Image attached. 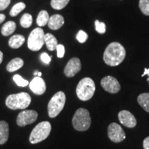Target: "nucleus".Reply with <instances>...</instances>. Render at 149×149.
I'll list each match as a JSON object with an SVG mask.
<instances>
[{
  "instance_id": "nucleus-9",
  "label": "nucleus",
  "mask_w": 149,
  "mask_h": 149,
  "mask_svg": "<svg viewBox=\"0 0 149 149\" xmlns=\"http://www.w3.org/2000/svg\"><path fill=\"white\" fill-rule=\"evenodd\" d=\"M108 136L112 141L119 143L124 140L126 134L122 128L117 123H111L108 127Z\"/></svg>"
},
{
  "instance_id": "nucleus-30",
  "label": "nucleus",
  "mask_w": 149,
  "mask_h": 149,
  "mask_svg": "<svg viewBox=\"0 0 149 149\" xmlns=\"http://www.w3.org/2000/svg\"><path fill=\"white\" fill-rule=\"evenodd\" d=\"M40 58L42 59V61L44 64H49L51 63V57H50L46 53H43L41 54Z\"/></svg>"
},
{
  "instance_id": "nucleus-5",
  "label": "nucleus",
  "mask_w": 149,
  "mask_h": 149,
  "mask_svg": "<svg viewBox=\"0 0 149 149\" xmlns=\"http://www.w3.org/2000/svg\"><path fill=\"white\" fill-rule=\"evenodd\" d=\"M51 131V124L49 122L44 121L39 123L31 132L29 141L31 144H35L44 141L49 136Z\"/></svg>"
},
{
  "instance_id": "nucleus-1",
  "label": "nucleus",
  "mask_w": 149,
  "mask_h": 149,
  "mask_svg": "<svg viewBox=\"0 0 149 149\" xmlns=\"http://www.w3.org/2000/svg\"><path fill=\"white\" fill-rule=\"evenodd\" d=\"M126 57V50L118 42H112L109 44L104 53V62L110 66L120 65Z\"/></svg>"
},
{
  "instance_id": "nucleus-11",
  "label": "nucleus",
  "mask_w": 149,
  "mask_h": 149,
  "mask_svg": "<svg viewBox=\"0 0 149 149\" xmlns=\"http://www.w3.org/2000/svg\"><path fill=\"white\" fill-rule=\"evenodd\" d=\"M81 69V64L79 58L73 57L67 63L64 68V74L66 77H72Z\"/></svg>"
},
{
  "instance_id": "nucleus-23",
  "label": "nucleus",
  "mask_w": 149,
  "mask_h": 149,
  "mask_svg": "<svg viewBox=\"0 0 149 149\" xmlns=\"http://www.w3.org/2000/svg\"><path fill=\"white\" fill-rule=\"evenodd\" d=\"M33 24V17L31 15L25 13L22 15L20 19V24L24 28H29Z\"/></svg>"
},
{
  "instance_id": "nucleus-10",
  "label": "nucleus",
  "mask_w": 149,
  "mask_h": 149,
  "mask_svg": "<svg viewBox=\"0 0 149 149\" xmlns=\"http://www.w3.org/2000/svg\"><path fill=\"white\" fill-rule=\"evenodd\" d=\"M101 86L104 90L111 94L118 93L120 91L121 86L116 78L112 76L104 77L101 80Z\"/></svg>"
},
{
  "instance_id": "nucleus-33",
  "label": "nucleus",
  "mask_w": 149,
  "mask_h": 149,
  "mask_svg": "<svg viewBox=\"0 0 149 149\" xmlns=\"http://www.w3.org/2000/svg\"><path fill=\"white\" fill-rule=\"evenodd\" d=\"M5 19H6L5 15L0 13V24L2 23V22L5 20Z\"/></svg>"
},
{
  "instance_id": "nucleus-24",
  "label": "nucleus",
  "mask_w": 149,
  "mask_h": 149,
  "mask_svg": "<svg viewBox=\"0 0 149 149\" xmlns=\"http://www.w3.org/2000/svg\"><path fill=\"white\" fill-rule=\"evenodd\" d=\"M26 8L25 3L23 2H19L13 6L10 11V15L12 17H15L19 14L24 8Z\"/></svg>"
},
{
  "instance_id": "nucleus-20",
  "label": "nucleus",
  "mask_w": 149,
  "mask_h": 149,
  "mask_svg": "<svg viewBox=\"0 0 149 149\" xmlns=\"http://www.w3.org/2000/svg\"><path fill=\"white\" fill-rule=\"evenodd\" d=\"M137 102L141 108L149 113V93H141L137 97Z\"/></svg>"
},
{
  "instance_id": "nucleus-34",
  "label": "nucleus",
  "mask_w": 149,
  "mask_h": 149,
  "mask_svg": "<svg viewBox=\"0 0 149 149\" xmlns=\"http://www.w3.org/2000/svg\"><path fill=\"white\" fill-rule=\"evenodd\" d=\"M146 74H148L149 76V68H145L144 73L141 74V77H144V76L146 75Z\"/></svg>"
},
{
  "instance_id": "nucleus-14",
  "label": "nucleus",
  "mask_w": 149,
  "mask_h": 149,
  "mask_svg": "<svg viewBox=\"0 0 149 149\" xmlns=\"http://www.w3.org/2000/svg\"><path fill=\"white\" fill-rule=\"evenodd\" d=\"M47 24L49 29L51 30H58L64 24V19L61 15H53L49 18Z\"/></svg>"
},
{
  "instance_id": "nucleus-17",
  "label": "nucleus",
  "mask_w": 149,
  "mask_h": 149,
  "mask_svg": "<svg viewBox=\"0 0 149 149\" xmlns=\"http://www.w3.org/2000/svg\"><path fill=\"white\" fill-rule=\"evenodd\" d=\"M44 42H45L48 49L51 51L55 50L57 45H58V42H57L56 37L51 33L45 34V35H44Z\"/></svg>"
},
{
  "instance_id": "nucleus-15",
  "label": "nucleus",
  "mask_w": 149,
  "mask_h": 149,
  "mask_svg": "<svg viewBox=\"0 0 149 149\" xmlns=\"http://www.w3.org/2000/svg\"><path fill=\"white\" fill-rule=\"evenodd\" d=\"M9 126L5 121H0V144H5L8 139Z\"/></svg>"
},
{
  "instance_id": "nucleus-8",
  "label": "nucleus",
  "mask_w": 149,
  "mask_h": 149,
  "mask_svg": "<svg viewBox=\"0 0 149 149\" xmlns=\"http://www.w3.org/2000/svg\"><path fill=\"white\" fill-rule=\"evenodd\" d=\"M38 114L35 111L33 110H26L23 111L17 117V124L20 127L31 124L37 120Z\"/></svg>"
},
{
  "instance_id": "nucleus-13",
  "label": "nucleus",
  "mask_w": 149,
  "mask_h": 149,
  "mask_svg": "<svg viewBox=\"0 0 149 149\" xmlns=\"http://www.w3.org/2000/svg\"><path fill=\"white\" fill-rule=\"evenodd\" d=\"M29 86L31 90L33 91L35 94L40 95L44 94L46 90V86L44 80L42 77H35L29 84Z\"/></svg>"
},
{
  "instance_id": "nucleus-16",
  "label": "nucleus",
  "mask_w": 149,
  "mask_h": 149,
  "mask_svg": "<svg viewBox=\"0 0 149 149\" xmlns=\"http://www.w3.org/2000/svg\"><path fill=\"white\" fill-rule=\"evenodd\" d=\"M25 42V37L22 35H15L10 38L8 41V45L10 48L17 49L23 45Z\"/></svg>"
},
{
  "instance_id": "nucleus-12",
  "label": "nucleus",
  "mask_w": 149,
  "mask_h": 149,
  "mask_svg": "<svg viewBox=\"0 0 149 149\" xmlns=\"http://www.w3.org/2000/svg\"><path fill=\"white\" fill-rule=\"evenodd\" d=\"M118 119L122 125L128 128H134L137 124L135 117L130 112L126 110L121 111L118 113Z\"/></svg>"
},
{
  "instance_id": "nucleus-38",
  "label": "nucleus",
  "mask_w": 149,
  "mask_h": 149,
  "mask_svg": "<svg viewBox=\"0 0 149 149\" xmlns=\"http://www.w3.org/2000/svg\"><path fill=\"white\" fill-rule=\"evenodd\" d=\"M147 80H148V82H149V77H148V79H147Z\"/></svg>"
},
{
  "instance_id": "nucleus-37",
  "label": "nucleus",
  "mask_w": 149,
  "mask_h": 149,
  "mask_svg": "<svg viewBox=\"0 0 149 149\" xmlns=\"http://www.w3.org/2000/svg\"><path fill=\"white\" fill-rule=\"evenodd\" d=\"M41 75H42V72H38V75H37V76H38V77H41Z\"/></svg>"
},
{
  "instance_id": "nucleus-19",
  "label": "nucleus",
  "mask_w": 149,
  "mask_h": 149,
  "mask_svg": "<svg viewBox=\"0 0 149 149\" xmlns=\"http://www.w3.org/2000/svg\"><path fill=\"white\" fill-rule=\"evenodd\" d=\"M16 24L13 21H9L6 22L1 28V32L3 36H8L13 34L16 29Z\"/></svg>"
},
{
  "instance_id": "nucleus-7",
  "label": "nucleus",
  "mask_w": 149,
  "mask_h": 149,
  "mask_svg": "<svg viewBox=\"0 0 149 149\" xmlns=\"http://www.w3.org/2000/svg\"><path fill=\"white\" fill-rule=\"evenodd\" d=\"M44 32L41 28H36L31 31L28 39V47L31 51H40L44 43Z\"/></svg>"
},
{
  "instance_id": "nucleus-28",
  "label": "nucleus",
  "mask_w": 149,
  "mask_h": 149,
  "mask_svg": "<svg viewBox=\"0 0 149 149\" xmlns=\"http://www.w3.org/2000/svg\"><path fill=\"white\" fill-rule=\"evenodd\" d=\"M88 35H87V33L82 31V30L79 31V32L77 33V36H76V38H77L78 42L79 43H81V44L86 42V40H88Z\"/></svg>"
},
{
  "instance_id": "nucleus-6",
  "label": "nucleus",
  "mask_w": 149,
  "mask_h": 149,
  "mask_svg": "<svg viewBox=\"0 0 149 149\" xmlns=\"http://www.w3.org/2000/svg\"><path fill=\"white\" fill-rule=\"evenodd\" d=\"M66 103V95L62 91L56 93L48 104V113L50 117L54 118L64 109Z\"/></svg>"
},
{
  "instance_id": "nucleus-35",
  "label": "nucleus",
  "mask_w": 149,
  "mask_h": 149,
  "mask_svg": "<svg viewBox=\"0 0 149 149\" xmlns=\"http://www.w3.org/2000/svg\"><path fill=\"white\" fill-rule=\"evenodd\" d=\"M3 53L0 51V64H1V62H2L3 61Z\"/></svg>"
},
{
  "instance_id": "nucleus-25",
  "label": "nucleus",
  "mask_w": 149,
  "mask_h": 149,
  "mask_svg": "<svg viewBox=\"0 0 149 149\" xmlns=\"http://www.w3.org/2000/svg\"><path fill=\"white\" fill-rule=\"evenodd\" d=\"M139 7L143 14L149 16V0H139Z\"/></svg>"
},
{
  "instance_id": "nucleus-2",
  "label": "nucleus",
  "mask_w": 149,
  "mask_h": 149,
  "mask_svg": "<svg viewBox=\"0 0 149 149\" xmlns=\"http://www.w3.org/2000/svg\"><path fill=\"white\" fill-rule=\"evenodd\" d=\"M31 103V97L25 92L10 95L6 100V105L11 110L25 109Z\"/></svg>"
},
{
  "instance_id": "nucleus-27",
  "label": "nucleus",
  "mask_w": 149,
  "mask_h": 149,
  "mask_svg": "<svg viewBox=\"0 0 149 149\" xmlns=\"http://www.w3.org/2000/svg\"><path fill=\"white\" fill-rule=\"evenodd\" d=\"M96 31L100 34H104L106 32V24L104 22H101L98 20H96L95 22Z\"/></svg>"
},
{
  "instance_id": "nucleus-22",
  "label": "nucleus",
  "mask_w": 149,
  "mask_h": 149,
  "mask_svg": "<svg viewBox=\"0 0 149 149\" xmlns=\"http://www.w3.org/2000/svg\"><path fill=\"white\" fill-rule=\"evenodd\" d=\"M70 0H51V6L55 10H61L68 5Z\"/></svg>"
},
{
  "instance_id": "nucleus-36",
  "label": "nucleus",
  "mask_w": 149,
  "mask_h": 149,
  "mask_svg": "<svg viewBox=\"0 0 149 149\" xmlns=\"http://www.w3.org/2000/svg\"><path fill=\"white\" fill-rule=\"evenodd\" d=\"M38 71H35V72H34V75L35 76V77H37V75H38Z\"/></svg>"
},
{
  "instance_id": "nucleus-31",
  "label": "nucleus",
  "mask_w": 149,
  "mask_h": 149,
  "mask_svg": "<svg viewBox=\"0 0 149 149\" xmlns=\"http://www.w3.org/2000/svg\"><path fill=\"white\" fill-rule=\"evenodd\" d=\"M11 0H0V10H5L10 4Z\"/></svg>"
},
{
  "instance_id": "nucleus-32",
  "label": "nucleus",
  "mask_w": 149,
  "mask_h": 149,
  "mask_svg": "<svg viewBox=\"0 0 149 149\" xmlns=\"http://www.w3.org/2000/svg\"><path fill=\"white\" fill-rule=\"evenodd\" d=\"M143 147L144 149H149V137H146L143 141Z\"/></svg>"
},
{
  "instance_id": "nucleus-3",
  "label": "nucleus",
  "mask_w": 149,
  "mask_h": 149,
  "mask_svg": "<svg viewBox=\"0 0 149 149\" xmlns=\"http://www.w3.org/2000/svg\"><path fill=\"white\" fill-rule=\"evenodd\" d=\"M95 91V84L90 77H84L80 81L76 88L77 97L81 101H88L94 95Z\"/></svg>"
},
{
  "instance_id": "nucleus-29",
  "label": "nucleus",
  "mask_w": 149,
  "mask_h": 149,
  "mask_svg": "<svg viewBox=\"0 0 149 149\" xmlns=\"http://www.w3.org/2000/svg\"><path fill=\"white\" fill-rule=\"evenodd\" d=\"M56 50H57V57L59 58H62L64 56L65 53V48L64 46L62 45V44H58L56 48Z\"/></svg>"
},
{
  "instance_id": "nucleus-26",
  "label": "nucleus",
  "mask_w": 149,
  "mask_h": 149,
  "mask_svg": "<svg viewBox=\"0 0 149 149\" xmlns=\"http://www.w3.org/2000/svg\"><path fill=\"white\" fill-rule=\"evenodd\" d=\"M13 80L18 86L25 87L29 84L28 80L24 79L23 77H22L21 76L19 75V74H15L13 76Z\"/></svg>"
},
{
  "instance_id": "nucleus-21",
  "label": "nucleus",
  "mask_w": 149,
  "mask_h": 149,
  "mask_svg": "<svg viewBox=\"0 0 149 149\" xmlns=\"http://www.w3.org/2000/svg\"><path fill=\"white\" fill-rule=\"evenodd\" d=\"M49 18V15L47 11L44 10L40 11L37 17V24L40 27L44 26L48 24Z\"/></svg>"
},
{
  "instance_id": "nucleus-4",
  "label": "nucleus",
  "mask_w": 149,
  "mask_h": 149,
  "mask_svg": "<svg viewBox=\"0 0 149 149\" xmlns=\"http://www.w3.org/2000/svg\"><path fill=\"white\" fill-rule=\"evenodd\" d=\"M72 123L74 129L78 131L88 130L91 124V118L88 110L83 108L77 109L72 117Z\"/></svg>"
},
{
  "instance_id": "nucleus-18",
  "label": "nucleus",
  "mask_w": 149,
  "mask_h": 149,
  "mask_svg": "<svg viewBox=\"0 0 149 149\" xmlns=\"http://www.w3.org/2000/svg\"><path fill=\"white\" fill-rule=\"evenodd\" d=\"M23 66V59L19 58V57H16V58L12 59V60L8 63L6 66V70H8V72H13L19 70V68H21Z\"/></svg>"
}]
</instances>
